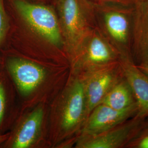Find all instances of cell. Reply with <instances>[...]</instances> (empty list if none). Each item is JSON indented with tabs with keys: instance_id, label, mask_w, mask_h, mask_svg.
Wrapping results in <instances>:
<instances>
[{
	"instance_id": "cell-11",
	"label": "cell",
	"mask_w": 148,
	"mask_h": 148,
	"mask_svg": "<svg viewBox=\"0 0 148 148\" xmlns=\"http://www.w3.org/2000/svg\"><path fill=\"white\" fill-rule=\"evenodd\" d=\"M85 117H87V112L84 85L82 80L77 79L71 87L64 106L62 126L66 130H71Z\"/></svg>"
},
{
	"instance_id": "cell-12",
	"label": "cell",
	"mask_w": 148,
	"mask_h": 148,
	"mask_svg": "<svg viewBox=\"0 0 148 148\" xmlns=\"http://www.w3.org/2000/svg\"><path fill=\"white\" fill-rule=\"evenodd\" d=\"M43 111L39 108L32 112L21 123L10 143L12 148H28L35 143L42 123Z\"/></svg>"
},
{
	"instance_id": "cell-18",
	"label": "cell",
	"mask_w": 148,
	"mask_h": 148,
	"mask_svg": "<svg viewBox=\"0 0 148 148\" xmlns=\"http://www.w3.org/2000/svg\"><path fill=\"white\" fill-rule=\"evenodd\" d=\"M137 65L139 69L148 75V64H140Z\"/></svg>"
},
{
	"instance_id": "cell-9",
	"label": "cell",
	"mask_w": 148,
	"mask_h": 148,
	"mask_svg": "<svg viewBox=\"0 0 148 148\" xmlns=\"http://www.w3.org/2000/svg\"><path fill=\"white\" fill-rule=\"evenodd\" d=\"M132 54L136 64H148V0H142L134 8Z\"/></svg>"
},
{
	"instance_id": "cell-14",
	"label": "cell",
	"mask_w": 148,
	"mask_h": 148,
	"mask_svg": "<svg viewBox=\"0 0 148 148\" xmlns=\"http://www.w3.org/2000/svg\"><path fill=\"white\" fill-rule=\"evenodd\" d=\"M126 148H148V123L145 120Z\"/></svg>"
},
{
	"instance_id": "cell-4",
	"label": "cell",
	"mask_w": 148,
	"mask_h": 148,
	"mask_svg": "<svg viewBox=\"0 0 148 148\" xmlns=\"http://www.w3.org/2000/svg\"><path fill=\"white\" fill-rule=\"evenodd\" d=\"M123 77L120 60L90 69L82 80L85 88L87 117L107 93Z\"/></svg>"
},
{
	"instance_id": "cell-1",
	"label": "cell",
	"mask_w": 148,
	"mask_h": 148,
	"mask_svg": "<svg viewBox=\"0 0 148 148\" xmlns=\"http://www.w3.org/2000/svg\"><path fill=\"white\" fill-rule=\"evenodd\" d=\"M134 8L108 4L101 8L106 38L120 53L121 58L133 59L132 32Z\"/></svg>"
},
{
	"instance_id": "cell-8",
	"label": "cell",
	"mask_w": 148,
	"mask_h": 148,
	"mask_svg": "<svg viewBox=\"0 0 148 148\" xmlns=\"http://www.w3.org/2000/svg\"><path fill=\"white\" fill-rule=\"evenodd\" d=\"M84 64L95 68L120 60L121 56L109 40L91 31L81 45ZM92 68V69H93Z\"/></svg>"
},
{
	"instance_id": "cell-7",
	"label": "cell",
	"mask_w": 148,
	"mask_h": 148,
	"mask_svg": "<svg viewBox=\"0 0 148 148\" xmlns=\"http://www.w3.org/2000/svg\"><path fill=\"white\" fill-rule=\"evenodd\" d=\"M7 68L21 95H28L42 83L46 72L42 66L19 58H11Z\"/></svg>"
},
{
	"instance_id": "cell-16",
	"label": "cell",
	"mask_w": 148,
	"mask_h": 148,
	"mask_svg": "<svg viewBox=\"0 0 148 148\" xmlns=\"http://www.w3.org/2000/svg\"><path fill=\"white\" fill-rule=\"evenodd\" d=\"M104 5H115L126 7H134L142 0H95Z\"/></svg>"
},
{
	"instance_id": "cell-10",
	"label": "cell",
	"mask_w": 148,
	"mask_h": 148,
	"mask_svg": "<svg viewBox=\"0 0 148 148\" xmlns=\"http://www.w3.org/2000/svg\"><path fill=\"white\" fill-rule=\"evenodd\" d=\"M125 78L130 85L137 106L136 116L148 117V75L138 67L131 59L120 60Z\"/></svg>"
},
{
	"instance_id": "cell-5",
	"label": "cell",
	"mask_w": 148,
	"mask_h": 148,
	"mask_svg": "<svg viewBox=\"0 0 148 148\" xmlns=\"http://www.w3.org/2000/svg\"><path fill=\"white\" fill-rule=\"evenodd\" d=\"M145 119L135 115L116 127L93 136L83 137L77 144L80 148H126Z\"/></svg>"
},
{
	"instance_id": "cell-19",
	"label": "cell",
	"mask_w": 148,
	"mask_h": 148,
	"mask_svg": "<svg viewBox=\"0 0 148 148\" xmlns=\"http://www.w3.org/2000/svg\"><path fill=\"white\" fill-rule=\"evenodd\" d=\"M9 136H10L9 134H0V144L6 141L10 137Z\"/></svg>"
},
{
	"instance_id": "cell-2",
	"label": "cell",
	"mask_w": 148,
	"mask_h": 148,
	"mask_svg": "<svg viewBox=\"0 0 148 148\" xmlns=\"http://www.w3.org/2000/svg\"><path fill=\"white\" fill-rule=\"evenodd\" d=\"M12 2L17 13L35 32L54 46H61L58 20L51 8L25 0H12Z\"/></svg>"
},
{
	"instance_id": "cell-15",
	"label": "cell",
	"mask_w": 148,
	"mask_h": 148,
	"mask_svg": "<svg viewBox=\"0 0 148 148\" xmlns=\"http://www.w3.org/2000/svg\"><path fill=\"white\" fill-rule=\"evenodd\" d=\"M9 29V19L4 0H0V46L3 42Z\"/></svg>"
},
{
	"instance_id": "cell-13",
	"label": "cell",
	"mask_w": 148,
	"mask_h": 148,
	"mask_svg": "<svg viewBox=\"0 0 148 148\" xmlns=\"http://www.w3.org/2000/svg\"><path fill=\"white\" fill-rule=\"evenodd\" d=\"M101 103L122 110L136 104L132 90L124 76L112 86Z\"/></svg>"
},
{
	"instance_id": "cell-20",
	"label": "cell",
	"mask_w": 148,
	"mask_h": 148,
	"mask_svg": "<svg viewBox=\"0 0 148 148\" xmlns=\"http://www.w3.org/2000/svg\"><path fill=\"white\" fill-rule=\"evenodd\" d=\"M0 60H1V59H0Z\"/></svg>"
},
{
	"instance_id": "cell-3",
	"label": "cell",
	"mask_w": 148,
	"mask_h": 148,
	"mask_svg": "<svg viewBox=\"0 0 148 148\" xmlns=\"http://www.w3.org/2000/svg\"><path fill=\"white\" fill-rule=\"evenodd\" d=\"M60 21L70 45L81 47L90 32L91 11L86 0H59Z\"/></svg>"
},
{
	"instance_id": "cell-17",
	"label": "cell",
	"mask_w": 148,
	"mask_h": 148,
	"mask_svg": "<svg viewBox=\"0 0 148 148\" xmlns=\"http://www.w3.org/2000/svg\"><path fill=\"white\" fill-rule=\"evenodd\" d=\"M6 106V94L3 83L0 81V125L5 116Z\"/></svg>"
},
{
	"instance_id": "cell-6",
	"label": "cell",
	"mask_w": 148,
	"mask_h": 148,
	"mask_svg": "<svg viewBox=\"0 0 148 148\" xmlns=\"http://www.w3.org/2000/svg\"><path fill=\"white\" fill-rule=\"evenodd\" d=\"M137 112V104L126 109L118 110L101 103L87 117L82 131V136H93L105 132L134 116Z\"/></svg>"
}]
</instances>
